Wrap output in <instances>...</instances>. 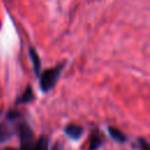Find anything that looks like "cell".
I'll return each instance as SVG.
<instances>
[{"instance_id": "1", "label": "cell", "mask_w": 150, "mask_h": 150, "mask_svg": "<svg viewBox=\"0 0 150 150\" xmlns=\"http://www.w3.org/2000/svg\"><path fill=\"white\" fill-rule=\"evenodd\" d=\"M64 66H66V62L63 61V62H61V63H59V64H56L52 68L46 69L42 74H40L39 79H40V89H41V91L47 93V91L52 90L55 87L62 70L64 69Z\"/></svg>"}, {"instance_id": "2", "label": "cell", "mask_w": 150, "mask_h": 150, "mask_svg": "<svg viewBox=\"0 0 150 150\" xmlns=\"http://www.w3.org/2000/svg\"><path fill=\"white\" fill-rule=\"evenodd\" d=\"M19 136H20V150H34V135L28 123H19Z\"/></svg>"}, {"instance_id": "3", "label": "cell", "mask_w": 150, "mask_h": 150, "mask_svg": "<svg viewBox=\"0 0 150 150\" xmlns=\"http://www.w3.org/2000/svg\"><path fill=\"white\" fill-rule=\"evenodd\" d=\"M20 117V114L19 111L16 110H11L7 112L6 115V121L5 122H1L0 121V143L5 142L6 139H8L12 135H13V128H11L9 124L14 123L18 118Z\"/></svg>"}, {"instance_id": "4", "label": "cell", "mask_w": 150, "mask_h": 150, "mask_svg": "<svg viewBox=\"0 0 150 150\" xmlns=\"http://www.w3.org/2000/svg\"><path fill=\"white\" fill-rule=\"evenodd\" d=\"M63 131H64V134H66L69 138L77 141V139H80V138L82 137V135H83V132H84V129H83L81 125H79V124L70 123V124H68V125L64 127Z\"/></svg>"}, {"instance_id": "5", "label": "cell", "mask_w": 150, "mask_h": 150, "mask_svg": "<svg viewBox=\"0 0 150 150\" xmlns=\"http://www.w3.org/2000/svg\"><path fill=\"white\" fill-rule=\"evenodd\" d=\"M104 143V137L103 135L100 132V130L95 129L91 131L90 137H89V148L88 150H97L98 148H101Z\"/></svg>"}, {"instance_id": "6", "label": "cell", "mask_w": 150, "mask_h": 150, "mask_svg": "<svg viewBox=\"0 0 150 150\" xmlns=\"http://www.w3.org/2000/svg\"><path fill=\"white\" fill-rule=\"evenodd\" d=\"M28 55L30 57V61L33 63V69H34V73L36 76H40V69H41V60H40V56L38 54V52L35 50L34 47H29L28 49Z\"/></svg>"}, {"instance_id": "7", "label": "cell", "mask_w": 150, "mask_h": 150, "mask_svg": "<svg viewBox=\"0 0 150 150\" xmlns=\"http://www.w3.org/2000/svg\"><path fill=\"white\" fill-rule=\"evenodd\" d=\"M35 96H34V91H33V88L30 84H27L25 90L22 91V94L16 98V103H30L32 101H34Z\"/></svg>"}, {"instance_id": "8", "label": "cell", "mask_w": 150, "mask_h": 150, "mask_svg": "<svg viewBox=\"0 0 150 150\" xmlns=\"http://www.w3.org/2000/svg\"><path fill=\"white\" fill-rule=\"evenodd\" d=\"M108 132H109L110 137H111L115 142H117V143H124V142L127 141V135H125L123 131H121L120 129L115 128V127L109 125V127H108Z\"/></svg>"}, {"instance_id": "9", "label": "cell", "mask_w": 150, "mask_h": 150, "mask_svg": "<svg viewBox=\"0 0 150 150\" xmlns=\"http://www.w3.org/2000/svg\"><path fill=\"white\" fill-rule=\"evenodd\" d=\"M34 150H48V138L41 135L34 143Z\"/></svg>"}, {"instance_id": "10", "label": "cell", "mask_w": 150, "mask_h": 150, "mask_svg": "<svg viewBox=\"0 0 150 150\" xmlns=\"http://www.w3.org/2000/svg\"><path fill=\"white\" fill-rule=\"evenodd\" d=\"M137 143L139 150H149V144L144 138H137Z\"/></svg>"}, {"instance_id": "11", "label": "cell", "mask_w": 150, "mask_h": 150, "mask_svg": "<svg viewBox=\"0 0 150 150\" xmlns=\"http://www.w3.org/2000/svg\"><path fill=\"white\" fill-rule=\"evenodd\" d=\"M52 150H64L62 142H61V141H56V142L54 143V145H53Z\"/></svg>"}, {"instance_id": "12", "label": "cell", "mask_w": 150, "mask_h": 150, "mask_svg": "<svg viewBox=\"0 0 150 150\" xmlns=\"http://www.w3.org/2000/svg\"><path fill=\"white\" fill-rule=\"evenodd\" d=\"M5 150H16V149L15 148H6Z\"/></svg>"}]
</instances>
